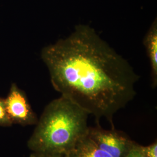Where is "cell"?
<instances>
[{"label":"cell","instance_id":"obj_1","mask_svg":"<svg viewBox=\"0 0 157 157\" xmlns=\"http://www.w3.org/2000/svg\"><path fill=\"white\" fill-rule=\"evenodd\" d=\"M41 57L51 84L62 96L114 129L113 117L136 95L140 76L128 61L86 25L44 47Z\"/></svg>","mask_w":157,"mask_h":157},{"label":"cell","instance_id":"obj_2","mask_svg":"<svg viewBox=\"0 0 157 157\" xmlns=\"http://www.w3.org/2000/svg\"><path fill=\"white\" fill-rule=\"evenodd\" d=\"M89 113L61 95L45 107L28 141L33 152L65 155L82 137L89 126Z\"/></svg>","mask_w":157,"mask_h":157},{"label":"cell","instance_id":"obj_3","mask_svg":"<svg viewBox=\"0 0 157 157\" xmlns=\"http://www.w3.org/2000/svg\"><path fill=\"white\" fill-rule=\"evenodd\" d=\"M88 134L97 146L112 157H124L136 144L128 135L116 129L105 130L99 124L89 127Z\"/></svg>","mask_w":157,"mask_h":157},{"label":"cell","instance_id":"obj_4","mask_svg":"<svg viewBox=\"0 0 157 157\" xmlns=\"http://www.w3.org/2000/svg\"><path fill=\"white\" fill-rule=\"evenodd\" d=\"M6 111L12 124L30 126L37 124L38 118L23 90L12 83L4 98Z\"/></svg>","mask_w":157,"mask_h":157},{"label":"cell","instance_id":"obj_5","mask_svg":"<svg viewBox=\"0 0 157 157\" xmlns=\"http://www.w3.org/2000/svg\"><path fill=\"white\" fill-rule=\"evenodd\" d=\"M143 45L150 66L151 86H157V19L152 22L143 39Z\"/></svg>","mask_w":157,"mask_h":157},{"label":"cell","instance_id":"obj_6","mask_svg":"<svg viewBox=\"0 0 157 157\" xmlns=\"http://www.w3.org/2000/svg\"><path fill=\"white\" fill-rule=\"evenodd\" d=\"M64 157H112L100 148L87 134Z\"/></svg>","mask_w":157,"mask_h":157},{"label":"cell","instance_id":"obj_7","mask_svg":"<svg viewBox=\"0 0 157 157\" xmlns=\"http://www.w3.org/2000/svg\"><path fill=\"white\" fill-rule=\"evenodd\" d=\"M12 124L6 111L4 98L0 97V126L8 127Z\"/></svg>","mask_w":157,"mask_h":157},{"label":"cell","instance_id":"obj_8","mask_svg":"<svg viewBox=\"0 0 157 157\" xmlns=\"http://www.w3.org/2000/svg\"><path fill=\"white\" fill-rule=\"evenodd\" d=\"M141 148L146 157H157V141L148 146H141Z\"/></svg>","mask_w":157,"mask_h":157},{"label":"cell","instance_id":"obj_9","mask_svg":"<svg viewBox=\"0 0 157 157\" xmlns=\"http://www.w3.org/2000/svg\"><path fill=\"white\" fill-rule=\"evenodd\" d=\"M124 157H146L141 148V145L136 143L135 146Z\"/></svg>","mask_w":157,"mask_h":157},{"label":"cell","instance_id":"obj_10","mask_svg":"<svg viewBox=\"0 0 157 157\" xmlns=\"http://www.w3.org/2000/svg\"><path fill=\"white\" fill-rule=\"evenodd\" d=\"M65 155L59 154H52L47 153H40V152H32L29 157H64Z\"/></svg>","mask_w":157,"mask_h":157}]
</instances>
